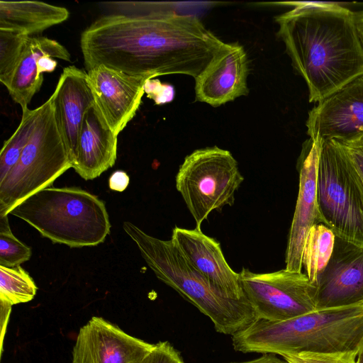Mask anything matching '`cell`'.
Returning <instances> with one entry per match:
<instances>
[{
	"instance_id": "1",
	"label": "cell",
	"mask_w": 363,
	"mask_h": 363,
	"mask_svg": "<svg viewBox=\"0 0 363 363\" xmlns=\"http://www.w3.org/2000/svg\"><path fill=\"white\" fill-rule=\"evenodd\" d=\"M153 7L128 2L130 16L104 15L88 26L80 37L86 69L104 65L147 79L168 74L199 77L225 43L196 16Z\"/></svg>"
},
{
	"instance_id": "2",
	"label": "cell",
	"mask_w": 363,
	"mask_h": 363,
	"mask_svg": "<svg viewBox=\"0 0 363 363\" xmlns=\"http://www.w3.org/2000/svg\"><path fill=\"white\" fill-rule=\"evenodd\" d=\"M275 18L294 69L320 102L363 77V43L354 12L336 4L290 2Z\"/></svg>"
},
{
	"instance_id": "3",
	"label": "cell",
	"mask_w": 363,
	"mask_h": 363,
	"mask_svg": "<svg viewBox=\"0 0 363 363\" xmlns=\"http://www.w3.org/2000/svg\"><path fill=\"white\" fill-rule=\"evenodd\" d=\"M232 345L243 353L357 357L363 346V305L315 310L285 321L257 319L232 335Z\"/></svg>"
},
{
	"instance_id": "4",
	"label": "cell",
	"mask_w": 363,
	"mask_h": 363,
	"mask_svg": "<svg viewBox=\"0 0 363 363\" xmlns=\"http://www.w3.org/2000/svg\"><path fill=\"white\" fill-rule=\"evenodd\" d=\"M123 228L155 276L208 317L217 332L232 336L257 319L247 298L230 297L212 285L172 240L149 235L128 221Z\"/></svg>"
},
{
	"instance_id": "5",
	"label": "cell",
	"mask_w": 363,
	"mask_h": 363,
	"mask_svg": "<svg viewBox=\"0 0 363 363\" xmlns=\"http://www.w3.org/2000/svg\"><path fill=\"white\" fill-rule=\"evenodd\" d=\"M26 221L53 243L69 247L96 246L109 235L104 202L79 187H47L16 206L9 213Z\"/></svg>"
},
{
	"instance_id": "6",
	"label": "cell",
	"mask_w": 363,
	"mask_h": 363,
	"mask_svg": "<svg viewBox=\"0 0 363 363\" xmlns=\"http://www.w3.org/2000/svg\"><path fill=\"white\" fill-rule=\"evenodd\" d=\"M37 108L34 130L18 161L0 182V217L73 167L60 133L52 101Z\"/></svg>"
},
{
	"instance_id": "7",
	"label": "cell",
	"mask_w": 363,
	"mask_h": 363,
	"mask_svg": "<svg viewBox=\"0 0 363 363\" xmlns=\"http://www.w3.org/2000/svg\"><path fill=\"white\" fill-rule=\"evenodd\" d=\"M318 143L317 199L321 223L335 236L363 247V180L337 142Z\"/></svg>"
},
{
	"instance_id": "8",
	"label": "cell",
	"mask_w": 363,
	"mask_h": 363,
	"mask_svg": "<svg viewBox=\"0 0 363 363\" xmlns=\"http://www.w3.org/2000/svg\"><path fill=\"white\" fill-rule=\"evenodd\" d=\"M243 181L231 152L217 146L188 155L175 178L176 189L198 228L213 211L234 204L235 192Z\"/></svg>"
},
{
	"instance_id": "9",
	"label": "cell",
	"mask_w": 363,
	"mask_h": 363,
	"mask_svg": "<svg viewBox=\"0 0 363 363\" xmlns=\"http://www.w3.org/2000/svg\"><path fill=\"white\" fill-rule=\"evenodd\" d=\"M239 276L258 319L285 321L316 310L315 287L305 273L286 269L255 273L242 268Z\"/></svg>"
},
{
	"instance_id": "10",
	"label": "cell",
	"mask_w": 363,
	"mask_h": 363,
	"mask_svg": "<svg viewBox=\"0 0 363 363\" xmlns=\"http://www.w3.org/2000/svg\"><path fill=\"white\" fill-rule=\"evenodd\" d=\"M307 134L313 141L350 143L363 137V77L318 102L309 112Z\"/></svg>"
},
{
	"instance_id": "11",
	"label": "cell",
	"mask_w": 363,
	"mask_h": 363,
	"mask_svg": "<svg viewBox=\"0 0 363 363\" xmlns=\"http://www.w3.org/2000/svg\"><path fill=\"white\" fill-rule=\"evenodd\" d=\"M314 286L316 310L363 305V247L335 236L333 255Z\"/></svg>"
},
{
	"instance_id": "12",
	"label": "cell",
	"mask_w": 363,
	"mask_h": 363,
	"mask_svg": "<svg viewBox=\"0 0 363 363\" xmlns=\"http://www.w3.org/2000/svg\"><path fill=\"white\" fill-rule=\"evenodd\" d=\"M146 78L129 75L104 65L86 72V82L101 121L116 135L133 118L145 93Z\"/></svg>"
},
{
	"instance_id": "13",
	"label": "cell",
	"mask_w": 363,
	"mask_h": 363,
	"mask_svg": "<svg viewBox=\"0 0 363 363\" xmlns=\"http://www.w3.org/2000/svg\"><path fill=\"white\" fill-rule=\"evenodd\" d=\"M154 346L94 316L79 329L72 349V363H140Z\"/></svg>"
},
{
	"instance_id": "14",
	"label": "cell",
	"mask_w": 363,
	"mask_h": 363,
	"mask_svg": "<svg viewBox=\"0 0 363 363\" xmlns=\"http://www.w3.org/2000/svg\"><path fill=\"white\" fill-rule=\"evenodd\" d=\"M318 153L319 143L309 138L298 160V194L285 256V269L290 271L301 272L307 235L313 225L321 223L317 199Z\"/></svg>"
},
{
	"instance_id": "15",
	"label": "cell",
	"mask_w": 363,
	"mask_h": 363,
	"mask_svg": "<svg viewBox=\"0 0 363 363\" xmlns=\"http://www.w3.org/2000/svg\"><path fill=\"white\" fill-rule=\"evenodd\" d=\"M171 240L186 260L212 285L230 297L246 298L239 273L227 262L218 242L205 235L201 228L174 227Z\"/></svg>"
},
{
	"instance_id": "16",
	"label": "cell",
	"mask_w": 363,
	"mask_h": 363,
	"mask_svg": "<svg viewBox=\"0 0 363 363\" xmlns=\"http://www.w3.org/2000/svg\"><path fill=\"white\" fill-rule=\"evenodd\" d=\"M249 63L244 48L226 43L221 53L195 79L197 101L217 107L247 96Z\"/></svg>"
},
{
	"instance_id": "17",
	"label": "cell",
	"mask_w": 363,
	"mask_h": 363,
	"mask_svg": "<svg viewBox=\"0 0 363 363\" xmlns=\"http://www.w3.org/2000/svg\"><path fill=\"white\" fill-rule=\"evenodd\" d=\"M49 99L60 133L74 164L83 118L94 103L86 82V72L74 65L65 67Z\"/></svg>"
},
{
	"instance_id": "18",
	"label": "cell",
	"mask_w": 363,
	"mask_h": 363,
	"mask_svg": "<svg viewBox=\"0 0 363 363\" xmlns=\"http://www.w3.org/2000/svg\"><path fill=\"white\" fill-rule=\"evenodd\" d=\"M117 138L101 121L94 103L83 118L72 168L85 180L99 177L115 164Z\"/></svg>"
},
{
	"instance_id": "19",
	"label": "cell",
	"mask_w": 363,
	"mask_h": 363,
	"mask_svg": "<svg viewBox=\"0 0 363 363\" xmlns=\"http://www.w3.org/2000/svg\"><path fill=\"white\" fill-rule=\"evenodd\" d=\"M45 55L70 61L69 51L59 42L43 36L30 37L6 87L11 99L21 108L28 107L33 96L40 90L43 74L38 68V59Z\"/></svg>"
},
{
	"instance_id": "20",
	"label": "cell",
	"mask_w": 363,
	"mask_h": 363,
	"mask_svg": "<svg viewBox=\"0 0 363 363\" xmlns=\"http://www.w3.org/2000/svg\"><path fill=\"white\" fill-rule=\"evenodd\" d=\"M69 13L62 6L36 1H0V29L30 37L67 21Z\"/></svg>"
},
{
	"instance_id": "21",
	"label": "cell",
	"mask_w": 363,
	"mask_h": 363,
	"mask_svg": "<svg viewBox=\"0 0 363 363\" xmlns=\"http://www.w3.org/2000/svg\"><path fill=\"white\" fill-rule=\"evenodd\" d=\"M335 241V235L323 223L313 225L307 235L303 250L302 267L313 285L330 259Z\"/></svg>"
},
{
	"instance_id": "22",
	"label": "cell",
	"mask_w": 363,
	"mask_h": 363,
	"mask_svg": "<svg viewBox=\"0 0 363 363\" xmlns=\"http://www.w3.org/2000/svg\"><path fill=\"white\" fill-rule=\"evenodd\" d=\"M21 122L13 135L4 143L0 152V182L7 176L18 161L34 130L37 108L22 109Z\"/></svg>"
},
{
	"instance_id": "23",
	"label": "cell",
	"mask_w": 363,
	"mask_h": 363,
	"mask_svg": "<svg viewBox=\"0 0 363 363\" xmlns=\"http://www.w3.org/2000/svg\"><path fill=\"white\" fill-rule=\"evenodd\" d=\"M35 281L21 266H0V301L11 306L27 303L37 292Z\"/></svg>"
},
{
	"instance_id": "24",
	"label": "cell",
	"mask_w": 363,
	"mask_h": 363,
	"mask_svg": "<svg viewBox=\"0 0 363 363\" xmlns=\"http://www.w3.org/2000/svg\"><path fill=\"white\" fill-rule=\"evenodd\" d=\"M30 36L0 29V81L6 86Z\"/></svg>"
},
{
	"instance_id": "25",
	"label": "cell",
	"mask_w": 363,
	"mask_h": 363,
	"mask_svg": "<svg viewBox=\"0 0 363 363\" xmlns=\"http://www.w3.org/2000/svg\"><path fill=\"white\" fill-rule=\"evenodd\" d=\"M30 247L12 233L8 216L0 217V266L15 267L30 259Z\"/></svg>"
},
{
	"instance_id": "26",
	"label": "cell",
	"mask_w": 363,
	"mask_h": 363,
	"mask_svg": "<svg viewBox=\"0 0 363 363\" xmlns=\"http://www.w3.org/2000/svg\"><path fill=\"white\" fill-rule=\"evenodd\" d=\"M140 363H184L180 353L168 342L160 341Z\"/></svg>"
},
{
	"instance_id": "27",
	"label": "cell",
	"mask_w": 363,
	"mask_h": 363,
	"mask_svg": "<svg viewBox=\"0 0 363 363\" xmlns=\"http://www.w3.org/2000/svg\"><path fill=\"white\" fill-rule=\"evenodd\" d=\"M282 357L287 363H357V357L344 355L302 354Z\"/></svg>"
},
{
	"instance_id": "28",
	"label": "cell",
	"mask_w": 363,
	"mask_h": 363,
	"mask_svg": "<svg viewBox=\"0 0 363 363\" xmlns=\"http://www.w3.org/2000/svg\"><path fill=\"white\" fill-rule=\"evenodd\" d=\"M337 143L347 155L363 180V141L357 140L350 143Z\"/></svg>"
},
{
	"instance_id": "29",
	"label": "cell",
	"mask_w": 363,
	"mask_h": 363,
	"mask_svg": "<svg viewBox=\"0 0 363 363\" xmlns=\"http://www.w3.org/2000/svg\"><path fill=\"white\" fill-rule=\"evenodd\" d=\"M130 178L125 172L117 170L110 177L108 180L109 188L116 191H123L129 184Z\"/></svg>"
},
{
	"instance_id": "30",
	"label": "cell",
	"mask_w": 363,
	"mask_h": 363,
	"mask_svg": "<svg viewBox=\"0 0 363 363\" xmlns=\"http://www.w3.org/2000/svg\"><path fill=\"white\" fill-rule=\"evenodd\" d=\"M12 306L8 303L0 301V317H1V353L3 351V342L6 330V326L11 313Z\"/></svg>"
},
{
	"instance_id": "31",
	"label": "cell",
	"mask_w": 363,
	"mask_h": 363,
	"mask_svg": "<svg viewBox=\"0 0 363 363\" xmlns=\"http://www.w3.org/2000/svg\"><path fill=\"white\" fill-rule=\"evenodd\" d=\"M38 72L40 74L45 72H51L55 70L57 62L50 55H45L41 56L38 60Z\"/></svg>"
},
{
	"instance_id": "32",
	"label": "cell",
	"mask_w": 363,
	"mask_h": 363,
	"mask_svg": "<svg viewBox=\"0 0 363 363\" xmlns=\"http://www.w3.org/2000/svg\"><path fill=\"white\" fill-rule=\"evenodd\" d=\"M229 363H287L284 359L277 357L274 354H264L260 357L240 362Z\"/></svg>"
},
{
	"instance_id": "33",
	"label": "cell",
	"mask_w": 363,
	"mask_h": 363,
	"mask_svg": "<svg viewBox=\"0 0 363 363\" xmlns=\"http://www.w3.org/2000/svg\"><path fill=\"white\" fill-rule=\"evenodd\" d=\"M354 16L358 32L363 43V10L354 12Z\"/></svg>"
},
{
	"instance_id": "34",
	"label": "cell",
	"mask_w": 363,
	"mask_h": 363,
	"mask_svg": "<svg viewBox=\"0 0 363 363\" xmlns=\"http://www.w3.org/2000/svg\"><path fill=\"white\" fill-rule=\"evenodd\" d=\"M357 363H363V346L357 357Z\"/></svg>"
},
{
	"instance_id": "35",
	"label": "cell",
	"mask_w": 363,
	"mask_h": 363,
	"mask_svg": "<svg viewBox=\"0 0 363 363\" xmlns=\"http://www.w3.org/2000/svg\"><path fill=\"white\" fill-rule=\"evenodd\" d=\"M359 140L363 141V137L361 139H359Z\"/></svg>"
}]
</instances>
